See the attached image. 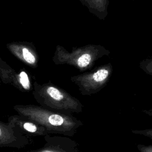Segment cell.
<instances>
[{"instance_id":"30bf717a","label":"cell","mask_w":152,"mask_h":152,"mask_svg":"<svg viewBox=\"0 0 152 152\" xmlns=\"http://www.w3.org/2000/svg\"><path fill=\"white\" fill-rule=\"evenodd\" d=\"M20 82L22 87L25 90H29L30 88V82L27 75L24 72H21L20 74Z\"/></svg>"},{"instance_id":"52a82bcc","label":"cell","mask_w":152,"mask_h":152,"mask_svg":"<svg viewBox=\"0 0 152 152\" xmlns=\"http://www.w3.org/2000/svg\"><path fill=\"white\" fill-rule=\"evenodd\" d=\"M8 122L18 129L23 134L29 137L45 136L49 134L48 131L35 121L21 116L14 115L8 118Z\"/></svg>"},{"instance_id":"6da1fadb","label":"cell","mask_w":152,"mask_h":152,"mask_svg":"<svg viewBox=\"0 0 152 152\" xmlns=\"http://www.w3.org/2000/svg\"><path fill=\"white\" fill-rule=\"evenodd\" d=\"M18 115L29 118L43 126L49 134L72 137L83 122L72 115H65L34 105H16Z\"/></svg>"},{"instance_id":"9c48e42d","label":"cell","mask_w":152,"mask_h":152,"mask_svg":"<svg viewBox=\"0 0 152 152\" xmlns=\"http://www.w3.org/2000/svg\"><path fill=\"white\" fill-rule=\"evenodd\" d=\"M139 66L145 73L152 76V57L142 60L140 62Z\"/></svg>"},{"instance_id":"5b68a950","label":"cell","mask_w":152,"mask_h":152,"mask_svg":"<svg viewBox=\"0 0 152 152\" xmlns=\"http://www.w3.org/2000/svg\"><path fill=\"white\" fill-rule=\"evenodd\" d=\"M45 144L41 147L26 152H81L78 144L69 137L44 136Z\"/></svg>"},{"instance_id":"8992f818","label":"cell","mask_w":152,"mask_h":152,"mask_svg":"<svg viewBox=\"0 0 152 152\" xmlns=\"http://www.w3.org/2000/svg\"><path fill=\"white\" fill-rule=\"evenodd\" d=\"M30 142L28 137L8 122L0 121V147L23 148Z\"/></svg>"},{"instance_id":"7c38bea8","label":"cell","mask_w":152,"mask_h":152,"mask_svg":"<svg viewBox=\"0 0 152 152\" xmlns=\"http://www.w3.org/2000/svg\"><path fill=\"white\" fill-rule=\"evenodd\" d=\"M23 54L24 59L30 64H33L35 62L34 56L28 51V50L26 48H24L23 49Z\"/></svg>"},{"instance_id":"7a4b0ae2","label":"cell","mask_w":152,"mask_h":152,"mask_svg":"<svg viewBox=\"0 0 152 152\" xmlns=\"http://www.w3.org/2000/svg\"><path fill=\"white\" fill-rule=\"evenodd\" d=\"M110 53L103 46L94 44L73 48L70 52L63 49L60 52L61 62L72 65L80 72L91 69L99 59Z\"/></svg>"},{"instance_id":"4fadbf2b","label":"cell","mask_w":152,"mask_h":152,"mask_svg":"<svg viewBox=\"0 0 152 152\" xmlns=\"http://www.w3.org/2000/svg\"><path fill=\"white\" fill-rule=\"evenodd\" d=\"M137 148L139 152H152V145H143L138 144Z\"/></svg>"},{"instance_id":"3957f363","label":"cell","mask_w":152,"mask_h":152,"mask_svg":"<svg viewBox=\"0 0 152 152\" xmlns=\"http://www.w3.org/2000/svg\"><path fill=\"white\" fill-rule=\"evenodd\" d=\"M43 94L39 98V102L46 109L68 115L83 111V105L80 101L62 89L48 86Z\"/></svg>"},{"instance_id":"ba28073f","label":"cell","mask_w":152,"mask_h":152,"mask_svg":"<svg viewBox=\"0 0 152 152\" xmlns=\"http://www.w3.org/2000/svg\"><path fill=\"white\" fill-rule=\"evenodd\" d=\"M88 11L100 20H104L108 14L109 0H79Z\"/></svg>"},{"instance_id":"277c9868","label":"cell","mask_w":152,"mask_h":152,"mask_svg":"<svg viewBox=\"0 0 152 152\" xmlns=\"http://www.w3.org/2000/svg\"><path fill=\"white\" fill-rule=\"evenodd\" d=\"M110 62L104 64L89 72L78 74L71 78L83 96H90L99 92L109 82L113 73Z\"/></svg>"},{"instance_id":"8fae6325","label":"cell","mask_w":152,"mask_h":152,"mask_svg":"<svg viewBox=\"0 0 152 152\" xmlns=\"http://www.w3.org/2000/svg\"><path fill=\"white\" fill-rule=\"evenodd\" d=\"M131 132L137 135H140L148 137L152 140V128L145 129H135L131 130Z\"/></svg>"}]
</instances>
